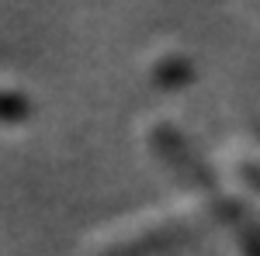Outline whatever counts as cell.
I'll list each match as a JSON object with an SVG mask.
<instances>
[{
	"label": "cell",
	"mask_w": 260,
	"mask_h": 256,
	"mask_svg": "<svg viewBox=\"0 0 260 256\" xmlns=\"http://www.w3.org/2000/svg\"><path fill=\"white\" fill-rule=\"evenodd\" d=\"M24 115H28L24 94L11 90V87H0V121H21Z\"/></svg>",
	"instance_id": "obj_1"
}]
</instances>
